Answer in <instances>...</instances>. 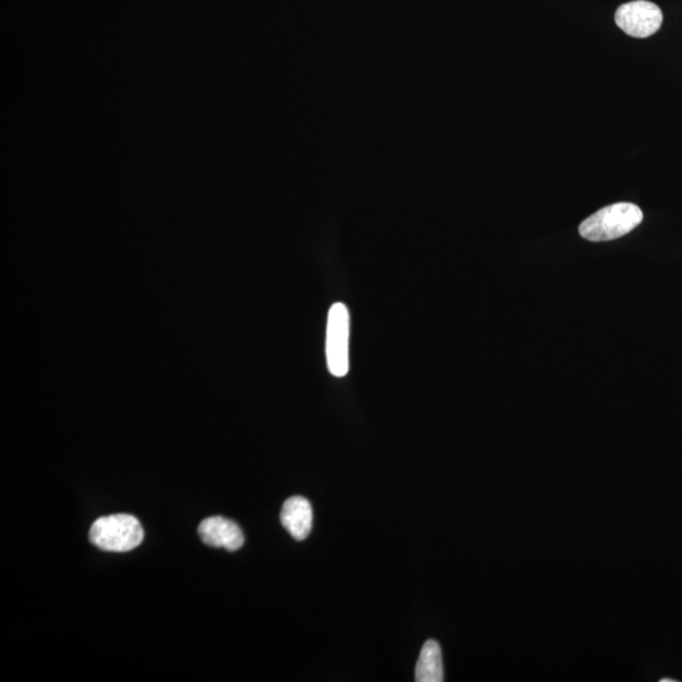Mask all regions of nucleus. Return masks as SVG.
Here are the masks:
<instances>
[{
    "label": "nucleus",
    "instance_id": "f257e3e1",
    "mask_svg": "<svg viewBox=\"0 0 682 682\" xmlns=\"http://www.w3.org/2000/svg\"><path fill=\"white\" fill-rule=\"evenodd\" d=\"M642 220L643 213L637 205L613 204L585 219L580 225L579 233L589 242H609L631 233Z\"/></svg>",
    "mask_w": 682,
    "mask_h": 682
},
{
    "label": "nucleus",
    "instance_id": "f03ea898",
    "mask_svg": "<svg viewBox=\"0 0 682 682\" xmlns=\"http://www.w3.org/2000/svg\"><path fill=\"white\" fill-rule=\"evenodd\" d=\"M91 544L109 552H127L142 544L141 523L131 515H112L99 518L89 533Z\"/></svg>",
    "mask_w": 682,
    "mask_h": 682
},
{
    "label": "nucleus",
    "instance_id": "7ed1b4c3",
    "mask_svg": "<svg viewBox=\"0 0 682 682\" xmlns=\"http://www.w3.org/2000/svg\"><path fill=\"white\" fill-rule=\"evenodd\" d=\"M350 316L347 306L336 302L330 307L326 328V363L334 377L343 378L349 372Z\"/></svg>",
    "mask_w": 682,
    "mask_h": 682
},
{
    "label": "nucleus",
    "instance_id": "20e7f679",
    "mask_svg": "<svg viewBox=\"0 0 682 682\" xmlns=\"http://www.w3.org/2000/svg\"><path fill=\"white\" fill-rule=\"evenodd\" d=\"M664 21L662 11L655 3L647 0L622 4L616 12V23L628 36L647 38L660 30Z\"/></svg>",
    "mask_w": 682,
    "mask_h": 682
},
{
    "label": "nucleus",
    "instance_id": "39448f33",
    "mask_svg": "<svg viewBox=\"0 0 682 682\" xmlns=\"http://www.w3.org/2000/svg\"><path fill=\"white\" fill-rule=\"evenodd\" d=\"M199 536L205 545L216 549L237 551L244 544V535L237 523L216 516L206 518L199 526Z\"/></svg>",
    "mask_w": 682,
    "mask_h": 682
},
{
    "label": "nucleus",
    "instance_id": "423d86ee",
    "mask_svg": "<svg viewBox=\"0 0 682 682\" xmlns=\"http://www.w3.org/2000/svg\"><path fill=\"white\" fill-rule=\"evenodd\" d=\"M281 522L286 531L297 541L305 540L312 528V508L301 496L291 497L283 504Z\"/></svg>",
    "mask_w": 682,
    "mask_h": 682
},
{
    "label": "nucleus",
    "instance_id": "0eeeda50",
    "mask_svg": "<svg viewBox=\"0 0 682 682\" xmlns=\"http://www.w3.org/2000/svg\"><path fill=\"white\" fill-rule=\"evenodd\" d=\"M415 676L417 682L444 681L443 655L436 641H427L422 647Z\"/></svg>",
    "mask_w": 682,
    "mask_h": 682
},
{
    "label": "nucleus",
    "instance_id": "6e6552de",
    "mask_svg": "<svg viewBox=\"0 0 682 682\" xmlns=\"http://www.w3.org/2000/svg\"><path fill=\"white\" fill-rule=\"evenodd\" d=\"M661 682H676V680H671V679H662Z\"/></svg>",
    "mask_w": 682,
    "mask_h": 682
}]
</instances>
